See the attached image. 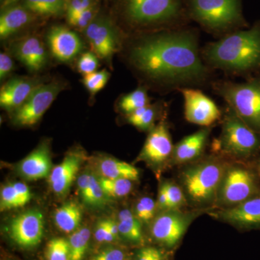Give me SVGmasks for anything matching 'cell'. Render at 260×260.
<instances>
[{"mask_svg": "<svg viewBox=\"0 0 260 260\" xmlns=\"http://www.w3.org/2000/svg\"><path fill=\"white\" fill-rule=\"evenodd\" d=\"M52 169L50 149L49 144L45 142L39 145L18 166L20 175L30 181L49 177Z\"/></svg>", "mask_w": 260, "mask_h": 260, "instance_id": "d6986e66", "label": "cell"}, {"mask_svg": "<svg viewBox=\"0 0 260 260\" xmlns=\"http://www.w3.org/2000/svg\"><path fill=\"white\" fill-rule=\"evenodd\" d=\"M127 253L119 246H107L92 256L90 260H125Z\"/></svg>", "mask_w": 260, "mask_h": 260, "instance_id": "8d00e7d4", "label": "cell"}, {"mask_svg": "<svg viewBox=\"0 0 260 260\" xmlns=\"http://www.w3.org/2000/svg\"><path fill=\"white\" fill-rule=\"evenodd\" d=\"M90 8H92L91 0H69L65 8L67 18H71Z\"/></svg>", "mask_w": 260, "mask_h": 260, "instance_id": "b9f144b4", "label": "cell"}, {"mask_svg": "<svg viewBox=\"0 0 260 260\" xmlns=\"http://www.w3.org/2000/svg\"><path fill=\"white\" fill-rule=\"evenodd\" d=\"M101 185L109 199H120L127 196L133 189V181L126 179L99 177Z\"/></svg>", "mask_w": 260, "mask_h": 260, "instance_id": "f1b7e54d", "label": "cell"}, {"mask_svg": "<svg viewBox=\"0 0 260 260\" xmlns=\"http://www.w3.org/2000/svg\"><path fill=\"white\" fill-rule=\"evenodd\" d=\"M97 167L100 177L107 179H126L135 181L140 177L139 170L134 166L112 157L99 159Z\"/></svg>", "mask_w": 260, "mask_h": 260, "instance_id": "cb8c5ba5", "label": "cell"}, {"mask_svg": "<svg viewBox=\"0 0 260 260\" xmlns=\"http://www.w3.org/2000/svg\"><path fill=\"white\" fill-rule=\"evenodd\" d=\"M180 0H127L126 12L138 23L167 21L179 14Z\"/></svg>", "mask_w": 260, "mask_h": 260, "instance_id": "7c38bea8", "label": "cell"}, {"mask_svg": "<svg viewBox=\"0 0 260 260\" xmlns=\"http://www.w3.org/2000/svg\"><path fill=\"white\" fill-rule=\"evenodd\" d=\"M149 103L146 90L143 88H139L121 98L119 107L121 111L129 115L138 109L150 105Z\"/></svg>", "mask_w": 260, "mask_h": 260, "instance_id": "f546056e", "label": "cell"}, {"mask_svg": "<svg viewBox=\"0 0 260 260\" xmlns=\"http://www.w3.org/2000/svg\"><path fill=\"white\" fill-rule=\"evenodd\" d=\"M131 59L142 73L153 79L182 83L205 75L194 36L170 32L148 38L135 46Z\"/></svg>", "mask_w": 260, "mask_h": 260, "instance_id": "6da1fadb", "label": "cell"}, {"mask_svg": "<svg viewBox=\"0 0 260 260\" xmlns=\"http://www.w3.org/2000/svg\"><path fill=\"white\" fill-rule=\"evenodd\" d=\"M78 193L84 204L90 208H102L110 200L104 192L99 177L84 172L77 179Z\"/></svg>", "mask_w": 260, "mask_h": 260, "instance_id": "7402d4cb", "label": "cell"}, {"mask_svg": "<svg viewBox=\"0 0 260 260\" xmlns=\"http://www.w3.org/2000/svg\"><path fill=\"white\" fill-rule=\"evenodd\" d=\"M45 256L47 260H70L68 239L53 238L46 246Z\"/></svg>", "mask_w": 260, "mask_h": 260, "instance_id": "d6a6232c", "label": "cell"}, {"mask_svg": "<svg viewBox=\"0 0 260 260\" xmlns=\"http://www.w3.org/2000/svg\"><path fill=\"white\" fill-rule=\"evenodd\" d=\"M260 193V181L254 168L243 162L229 164L213 209L232 208Z\"/></svg>", "mask_w": 260, "mask_h": 260, "instance_id": "5b68a950", "label": "cell"}, {"mask_svg": "<svg viewBox=\"0 0 260 260\" xmlns=\"http://www.w3.org/2000/svg\"><path fill=\"white\" fill-rule=\"evenodd\" d=\"M117 223L121 238L132 244H140L143 242V224L135 217L133 210H121L118 213Z\"/></svg>", "mask_w": 260, "mask_h": 260, "instance_id": "484cf974", "label": "cell"}, {"mask_svg": "<svg viewBox=\"0 0 260 260\" xmlns=\"http://www.w3.org/2000/svg\"><path fill=\"white\" fill-rule=\"evenodd\" d=\"M218 93L249 127L260 135V78L244 83H224Z\"/></svg>", "mask_w": 260, "mask_h": 260, "instance_id": "8992f818", "label": "cell"}, {"mask_svg": "<svg viewBox=\"0 0 260 260\" xmlns=\"http://www.w3.org/2000/svg\"><path fill=\"white\" fill-rule=\"evenodd\" d=\"M158 211L156 201L150 197L145 196L140 198L135 203L133 213L137 218L143 224H149L155 218V214Z\"/></svg>", "mask_w": 260, "mask_h": 260, "instance_id": "1f68e13d", "label": "cell"}, {"mask_svg": "<svg viewBox=\"0 0 260 260\" xmlns=\"http://www.w3.org/2000/svg\"><path fill=\"white\" fill-rule=\"evenodd\" d=\"M24 7L36 14L56 16L62 14L66 5L64 0H24Z\"/></svg>", "mask_w": 260, "mask_h": 260, "instance_id": "83f0119b", "label": "cell"}, {"mask_svg": "<svg viewBox=\"0 0 260 260\" xmlns=\"http://www.w3.org/2000/svg\"><path fill=\"white\" fill-rule=\"evenodd\" d=\"M61 87L62 85L56 82L41 85L21 107L13 112V124L19 126L37 124L60 93Z\"/></svg>", "mask_w": 260, "mask_h": 260, "instance_id": "30bf717a", "label": "cell"}, {"mask_svg": "<svg viewBox=\"0 0 260 260\" xmlns=\"http://www.w3.org/2000/svg\"><path fill=\"white\" fill-rule=\"evenodd\" d=\"M125 260H135V259L134 258L128 257Z\"/></svg>", "mask_w": 260, "mask_h": 260, "instance_id": "7dc6e473", "label": "cell"}, {"mask_svg": "<svg viewBox=\"0 0 260 260\" xmlns=\"http://www.w3.org/2000/svg\"><path fill=\"white\" fill-rule=\"evenodd\" d=\"M44 229V214L41 210L34 209L27 210L10 219L5 226V232L19 247L30 249L42 242Z\"/></svg>", "mask_w": 260, "mask_h": 260, "instance_id": "9c48e42d", "label": "cell"}, {"mask_svg": "<svg viewBox=\"0 0 260 260\" xmlns=\"http://www.w3.org/2000/svg\"><path fill=\"white\" fill-rule=\"evenodd\" d=\"M47 42L52 55L62 62L73 60L83 49L77 34L63 26L52 27L48 32Z\"/></svg>", "mask_w": 260, "mask_h": 260, "instance_id": "2e32d148", "label": "cell"}, {"mask_svg": "<svg viewBox=\"0 0 260 260\" xmlns=\"http://www.w3.org/2000/svg\"><path fill=\"white\" fill-rule=\"evenodd\" d=\"M99 67L97 56L92 52L84 53L78 62V69L84 75L95 73Z\"/></svg>", "mask_w": 260, "mask_h": 260, "instance_id": "74e56055", "label": "cell"}, {"mask_svg": "<svg viewBox=\"0 0 260 260\" xmlns=\"http://www.w3.org/2000/svg\"><path fill=\"white\" fill-rule=\"evenodd\" d=\"M184 99V116L192 124L208 127L220 119L221 112L209 97L195 89H181Z\"/></svg>", "mask_w": 260, "mask_h": 260, "instance_id": "5bb4252c", "label": "cell"}, {"mask_svg": "<svg viewBox=\"0 0 260 260\" xmlns=\"http://www.w3.org/2000/svg\"><path fill=\"white\" fill-rule=\"evenodd\" d=\"M214 146L225 156L237 161H244L259 153L260 135L249 127L229 107L224 118L221 134Z\"/></svg>", "mask_w": 260, "mask_h": 260, "instance_id": "277c9868", "label": "cell"}, {"mask_svg": "<svg viewBox=\"0 0 260 260\" xmlns=\"http://www.w3.org/2000/svg\"><path fill=\"white\" fill-rule=\"evenodd\" d=\"M210 132L209 128L205 127L183 138L174 146L172 164L185 165L198 160L204 151Z\"/></svg>", "mask_w": 260, "mask_h": 260, "instance_id": "ffe728a7", "label": "cell"}, {"mask_svg": "<svg viewBox=\"0 0 260 260\" xmlns=\"http://www.w3.org/2000/svg\"><path fill=\"white\" fill-rule=\"evenodd\" d=\"M174 146L165 123L161 122L150 130L138 161H144L154 168H160L172 162Z\"/></svg>", "mask_w": 260, "mask_h": 260, "instance_id": "4fadbf2b", "label": "cell"}, {"mask_svg": "<svg viewBox=\"0 0 260 260\" xmlns=\"http://www.w3.org/2000/svg\"><path fill=\"white\" fill-rule=\"evenodd\" d=\"M93 237L99 244H109L117 241L108 229L105 219H102L98 222L94 229Z\"/></svg>", "mask_w": 260, "mask_h": 260, "instance_id": "ab89813d", "label": "cell"}, {"mask_svg": "<svg viewBox=\"0 0 260 260\" xmlns=\"http://www.w3.org/2000/svg\"><path fill=\"white\" fill-rule=\"evenodd\" d=\"M228 165L222 158L209 157L186 166L180 181L187 202L199 209L213 208Z\"/></svg>", "mask_w": 260, "mask_h": 260, "instance_id": "3957f363", "label": "cell"}, {"mask_svg": "<svg viewBox=\"0 0 260 260\" xmlns=\"http://www.w3.org/2000/svg\"><path fill=\"white\" fill-rule=\"evenodd\" d=\"M82 216L83 213L80 205L74 201H70L56 210L54 220L61 232L72 234L79 229Z\"/></svg>", "mask_w": 260, "mask_h": 260, "instance_id": "d4e9b609", "label": "cell"}, {"mask_svg": "<svg viewBox=\"0 0 260 260\" xmlns=\"http://www.w3.org/2000/svg\"><path fill=\"white\" fill-rule=\"evenodd\" d=\"M94 15H95L94 10L93 8H90L78 15L68 18V23L73 26L86 28L94 20Z\"/></svg>", "mask_w": 260, "mask_h": 260, "instance_id": "60d3db41", "label": "cell"}, {"mask_svg": "<svg viewBox=\"0 0 260 260\" xmlns=\"http://www.w3.org/2000/svg\"><path fill=\"white\" fill-rule=\"evenodd\" d=\"M157 109L154 106L138 109L127 116V121L132 125L141 130H151L157 117Z\"/></svg>", "mask_w": 260, "mask_h": 260, "instance_id": "4dcf8cb0", "label": "cell"}, {"mask_svg": "<svg viewBox=\"0 0 260 260\" xmlns=\"http://www.w3.org/2000/svg\"><path fill=\"white\" fill-rule=\"evenodd\" d=\"M195 18L212 29H224L242 19L240 0H191Z\"/></svg>", "mask_w": 260, "mask_h": 260, "instance_id": "ba28073f", "label": "cell"}, {"mask_svg": "<svg viewBox=\"0 0 260 260\" xmlns=\"http://www.w3.org/2000/svg\"><path fill=\"white\" fill-rule=\"evenodd\" d=\"M167 186L169 210L181 209L186 205L187 200L182 188L174 181H165Z\"/></svg>", "mask_w": 260, "mask_h": 260, "instance_id": "e575fe53", "label": "cell"}, {"mask_svg": "<svg viewBox=\"0 0 260 260\" xmlns=\"http://www.w3.org/2000/svg\"><path fill=\"white\" fill-rule=\"evenodd\" d=\"M208 213L239 231H260V193L236 206L208 210Z\"/></svg>", "mask_w": 260, "mask_h": 260, "instance_id": "8fae6325", "label": "cell"}, {"mask_svg": "<svg viewBox=\"0 0 260 260\" xmlns=\"http://www.w3.org/2000/svg\"><path fill=\"white\" fill-rule=\"evenodd\" d=\"M19 0H4L3 5H2V8L5 9V8L12 6V5H14Z\"/></svg>", "mask_w": 260, "mask_h": 260, "instance_id": "f6af8a7d", "label": "cell"}, {"mask_svg": "<svg viewBox=\"0 0 260 260\" xmlns=\"http://www.w3.org/2000/svg\"><path fill=\"white\" fill-rule=\"evenodd\" d=\"M4 10L0 16L1 39L11 37L31 20L30 11L24 6L14 5Z\"/></svg>", "mask_w": 260, "mask_h": 260, "instance_id": "603a6c76", "label": "cell"}, {"mask_svg": "<svg viewBox=\"0 0 260 260\" xmlns=\"http://www.w3.org/2000/svg\"><path fill=\"white\" fill-rule=\"evenodd\" d=\"M91 238V231L86 226L80 227L72 233L68 239L70 260H84Z\"/></svg>", "mask_w": 260, "mask_h": 260, "instance_id": "4316f807", "label": "cell"}, {"mask_svg": "<svg viewBox=\"0 0 260 260\" xmlns=\"http://www.w3.org/2000/svg\"><path fill=\"white\" fill-rule=\"evenodd\" d=\"M156 205L158 210H160V212L169 210V199H168L166 182L162 183L159 187Z\"/></svg>", "mask_w": 260, "mask_h": 260, "instance_id": "ee69618b", "label": "cell"}, {"mask_svg": "<svg viewBox=\"0 0 260 260\" xmlns=\"http://www.w3.org/2000/svg\"><path fill=\"white\" fill-rule=\"evenodd\" d=\"M42 84L39 80L15 78L10 80L0 90V106L5 110L14 112L28 100Z\"/></svg>", "mask_w": 260, "mask_h": 260, "instance_id": "ac0fdd59", "label": "cell"}, {"mask_svg": "<svg viewBox=\"0 0 260 260\" xmlns=\"http://www.w3.org/2000/svg\"><path fill=\"white\" fill-rule=\"evenodd\" d=\"M204 211L208 210L171 209L160 212L150 224V236L164 249L174 250L180 244L193 220Z\"/></svg>", "mask_w": 260, "mask_h": 260, "instance_id": "52a82bcc", "label": "cell"}, {"mask_svg": "<svg viewBox=\"0 0 260 260\" xmlns=\"http://www.w3.org/2000/svg\"><path fill=\"white\" fill-rule=\"evenodd\" d=\"M82 156L78 151L71 152L59 165L53 168L49 181L51 189L56 194L63 196L69 191L81 165Z\"/></svg>", "mask_w": 260, "mask_h": 260, "instance_id": "e0dca14e", "label": "cell"}, {"mask_svg": "<svg viewBox=\"0 0 260 260\" xmlns=\"http://www.w3.org/2000/svg\"><path fill=\"white\" fill-rule=\"evenodd\" d=\"M1 1H3V0H1ZM3 1H4V0H3Z\"/></svg>", "mask_w": 260, "mask_h": 260, "instance_id": "c3c4849f", "label": "cell"}, {"mask_svg": "<svg viewBox=\"0 0 260 260\" xmlns=\"http://www.w3.org/2000/svg\"><path fill=\"white\" fill-rule=\"evenodd\" d=\"M23 199L15 189L13 183L3 186L0 191V209L1 211L16 209L25 206Z\"/></svg>", "mask_w": 260, "mask_h": 260, "instance_id": "836d02e7", "label": "cell"}, {"mask_svg": "<svg viewBox=\"0 0 260 260\" xmlns=\"http://www.w3.org/2000/svg\"><path fill=\"white\" fill-rule=\"evenodd\" d=\"M14 64L11 57L5 53L0 54V79L4 80L13 70Z\"/></svg>", "mask_w": 260, "mask_h": 260, "instance_id": "7bdbcfd3", "label": "cell"}, {"mask_svg": "<svg viewBox=\"0 0 260 260\" xmlns=\"http://www.w3.org/2000/svg\"><path fill=\"white\" fill-rule=\"evenodd\" d=\"M254 169H255L256 174H257L258 178H259L260 181V157L256 160Z\"/></svg>", "mask_w": 260, "mask_h": 260, "instance_id": "bcb514c9", "label": "cell"}, {"mask_svg": "<svg viewBox=\"0 0 260 260\" xmlns=\"http://www.w3.org/2000/svg\"><path fill=\"white\" fill-rule=\"evenodd\" d=\"M15 56L29 70L38 72L47 63V53L37 37L25 38L15 46Z\"/></svg>", "mask_w": 260, "mask_h": 260, "instance_id": "44dd1931", "label": "cell"}, {"mask_svg": "<svg viewBox=\"0 0 260 260\" xmlns=\"http://www.w3.org/2000/svg\"><path fill=\"white\" fill-rule=\"evenodd\" d=\"M205 58L215 68L234 72L260 69V24L207 47Z\"/></svg>", "mask_w": 260, "mask_h": 260, "instance_id": "7a4b0ae2", "label": "cell"}, {"mask_svg": "<svg viewBox=\"0 0 260 260\" xmlns=\"http://www.w3.org/2000/svg\"><path fill=\"white\" fill-rule=\"evenodd\" d=\"M85 35L95 53L102 59H111L116 52L117 37L112 23L107 19H94L87 27Z\"/></svg>", "mask_w": 260, "mask_h": 260, "instance_id": "9a60e30c", "label": "cell"}, {"mask_svg": "<svg viewBox=\"0 0 260 260\" xmlns=\"http://www.w3.org/2000/svg\"><path fill=\"white\" fill-rule=\"evenodd\" d=\"M135 260H167V255L160 248L144 246L138 250Z\"/></svg>", "mask_w": 260, "mask_h": 260, "instance_id": "f35d334b", "label": "cell"}, {"mask_svg": "<svg viewBox=\"0 0 260 260\" xmlns=\"http://www.w3.org/2000/svg\"><path fill=\"white\" fill-rule=\"evenodd\" d=\"M109 77L110 74L107 70H102L85 75L83 82L85 88L88 89L90 93L95 94L105 87L109 81Z\"/></svg>", "mask_w": 260, "mask_h": 260, "instance_id": "d590c367", "label": "cell"}]
</instances>
